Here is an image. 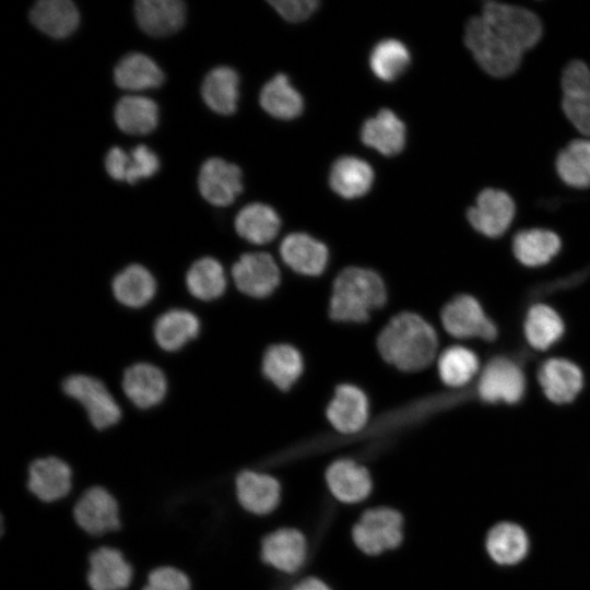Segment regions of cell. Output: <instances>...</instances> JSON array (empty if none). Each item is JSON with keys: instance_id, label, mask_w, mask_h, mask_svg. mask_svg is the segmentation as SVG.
Returning <instances> with one entry per match:
<instances>
[{"instance_id": "6da1fadb", "label": "cell", "mask_w": 590, "mask_h": 590, "mask_svg": "<svg viewBox=\"0 0 590 590\" xmlns=\"http://www.w3.org/2000/svg\"><path fill=\"white\" fill-rule=\"evenodd\" d=\"M543 35L541 17L518 4L487 1L463 30V43L477 67L495 79H506L521 67L526 51Z\"/></svg>"}, {"instance_id": "7a4b0ae2", "label": "cell", "mask_w": 590, "mask_h": 590, "mask_svg": "<svg viewBox=\"0 0 590 590\" xmlns=\"http://www.w3.org/2000/svg\"><path fill=\"white\" fill-rule=\"evenodd\" d=\"M377 347L381 357L403 371H418L436 358L438 338L434 327L417 314L392 317L380 331Z\"/></svg>"}, {"instance_id": "3957f363", "label": "cell", "mask_w": 590, "mask_h": 590, "mask_svg": "<svg viewBox=\"0 0 590 590\" xmlns=\"http://www.w3.org/2000/svg\"><path fill=\"white\" fill-rule=\"evenodd\" d=\"M386 300L387 290L378 273L366 268L349 267L333 282L329 315L340 322H365Z\"/></svg>"}, {"instance_id": "277c9868", "label": "cell", "mask_w": 590, "mask_h": 590, "mask_svg": "<svg viewBox=\"0 0 590 590\" xmlns=\"http://www.w3.org/2000/svg\"><path fill=\"white\" fill-rule=\"evenodd\" d=\"M69 499L74 523L96 544L98 540L121 530L120 504L106 487L93 485Z\"/></svg>"}, {"instance_id": "5b68a950", "label": "cell", "mask_w": 590, "mask_h": 590, "mask_svg": "<svg viewBox=\"0 0 590 590\" xmlns=\"http://www.w3.org/2000/svg\"><path fill=\"white\" fill-rule=\"evenodd\" d=\"M62 390L66 396L83 406L95 429L105 430L120 422L121 409L98 378L85 374H73L62 381Z\"/></svg>"}, {"instance_id": "8992f818", "label": "cell", "mask_w": 590, "mask_h": 590, "mask_svg": "<svg viewBox=\"0 0 590 590\" xmlns=\"http://www.w3.org/2000/svg\"><path fill=\"white\" fill-rule=\"evenodd\" d=\"M73 469L57 455L33 459L26 468L25 487L38 502L51 505L68 499L73 493Z\"/></svg>"}, {"instance_id": "52a82bcc", "label": "cell", "mask_w": 590, "mask_h": 590, "mask_svg": "<svg viewBox=\"0 0 590 590\" xmlns=\"http://www.w3.org/2000/svg\"><path fill=\"white\" fill-rule=\"evenodd\" d=\"M352 539L357 548L369 556L391 551L403 540V518L393 508L368 509L353 527Z\"/></svg>"}, {"instance_id": "ba28073f", "label": "cell", "mask_w": 590, "mask_h": 590, "mask_svg": "<svg viewBox=\"0 0 590 590\" xmlns=\"http://www.w3.org/2000/svg\"><path fill=\"white\" fill-rule=\"evenodd\" d=\"M560 109L582 137L590 138V67L581 59L569 60L559 76Z\"/></svg>"}, {"instance_id": "9c48e42d", "label": "cell", "mask_w": 590, "mask_h": 590, "mask_svg": "<svg viewBox=\"0 0 590 590\" xmlns=\"http://www.w3.org/2000/svg\"><path fill=\"white\" fill-rule=\"evenodd\" d=\"M516 215L514 198L504 189L486 187L475 197L474 204L467 210L469 224L488 238L503 236Z\"/></svg>"}, {"instance_id": "30bf717a", "label": "cell", "mask_w": 590, "mask_h": 590, "mask_svg": "<svg viewBox=\"0 0 590 590\" xmlns=\"http://www.w3.org/2000/svg\"><path fill=\"white\" fill-rule=\"evenodd\" d=\"M444 329L453 338L493 341L497 327L486 316L481 304L471 295H459L448 302L440 314Z\"/></svg>"}, {"instance_id": "8fae6325", "label": "cell", "mask_w": 590, "mask_h": 590, "mask_svg": "<svg viewBox=\"0 0 590 590\" xmlns=\"http://www.w3.org/2000/svg\"><path fill=\"white\" fill-rule=\"evenodd\" d=\"M134 576L132 564L115 546L101 544L87 556L85 580L90 590H129Z\"/></svg>"}, {"instance_id": "7c38bea8", "label": "cell", "mask_w": 590, "mask_h": 590, "mask_svg": "<svg viewBox=\"0 0 590 590\" xmlns=\"http://www.w3.org/2000/svg\"><path fill=\"white\" fill-rule=\"evenodd\" d=\"M526 390V377L521 367L511 358L497 356L482 369L476 392L488 403L519 402Z\"/></svg>"}, {"instance_id": "4fadbf2b", "label": "cell", "mask_w": 590, "mask_h": 590, "mask_svg": "<svg viewBox=\"0 0 590 590\" xmlns=\"http://www.w3.org/2000/svg\"><path fill=\"white\" fill-rule=\"evenodd\" d=\"M231 275L243 294L253 298L270 296L279 286L281 272L268 252H247L233 264Z\"/></svg>"}, {"instance_id": "5bb4252c", "label": "cell", "mask_w": 590, "mask_h": 590, "mask_svg": "<svg viewBox=\"0 0 590 590\" xmlns=\"http://www.w3.org/2000/svg\"><path fill=\"white\" fill-rule=\"evenodd\" d=\"M240 168L221 157L206 160L199 172L198 187L201 196L211 204H232L243 190Z\"/></svg>"}, {"instance_id": "9a60e30c", "label": "cell", "mask_w": 590, "mask_h": 590, "mask_svg": "<svg viewBox=\"0 0 590 590\" xmlns=\"http://www.w3.org/2000/svg\"><path fill=\"white\" fill-rule=\"evenodd\" d=\"M235 498L248 514L264 516L273 511L281 498V487L268 473L243 470L234 481Z\"/></svg>"}, {"instance_id": "2e32d148", "label": "cell", "mask_w": 590, "mask_h": 590, "mask_svg": "<svg viewBox=\"0 0 590 590\" xmlns=\"http://www.w3.org/2000/svg\"><path fill=\"white\" fill-rule=\"evenodd\" d=\"M332 427L350 435L362 430L368 422L369 402L365 392L355 385L343 384L335 388L326 409Z\"/></svg>"}, {"instance_id": "e0dca14e", "label": "cell", "mask_w": 590, "mask_h": 590, "mask_svg": "<svg viewBox=\"0 0 590 590\" xmlns=\"http://www.w3.org/2000/svg\"><path fill=\"white\" fill-rule=\"evenodd\" d=\"M121 386L129 401L143 410L160 404L167 393V379L164 371L148 362L129 366L123 373Z\"/></svg>"}, {"instance_id": "ac0fdd59", "label": "cell", "mask_w": 590, "mask_h": 590, "mask_svg": "<svg viewBox=\"0 0 590 590\" xmlns=\"http://www.w3.org/2000/svg\"><path fill=\"white\" fill-rule=\"evenodd\" d=\"M280 255L291 270L307 276L320 275L329 261L327 246L306 233L285 236L280 245Z\"/></svg>"}, {"instance_id": "d6986e66", "label": "cell", "mask_w": 590, "mask_h": 590, "mask_svg": "<svg viewBox=\"0 0 590 590\" xmlns=\"http://www.w3.org/2000/svg\"><path fill=\"white\" fill-rule=\"evenodd\" d=\"M307 543L296 529H279L261 542V558L273 568L286 574L296 573L305 563Z\"/></svg>"}, {"instance_id": "ffe728a7", "label": "cell", "mask_w": 590, "mask_h": 590, "mask_svg": "<svg viewBox=\"0 0 590 590\" xmlns=\"http://www.w3.org/2000/svg\"><path fill=\"white\" fill-rule=\"evenodd\" d=\"M326 482L333 497L344 504L364 500L373 488L368 470L351 459L332 462L326 471Z\"/></svg>"}, {"instance_id": "44dd1931", "label": "cell", "mask_w": 590, "mask_h": 590, "mask_svg": "<svg viewBox=\"0 0 590 590\" xmlns=\"http://www.w3.org/2000/svg\"><path fill=\"white\" fill-rule=\"evenodd\" d=\"M538 379L547 399L557 404L574 401L583 386L581 369L565 358L545 361L539 369Z\"/></svg>"}, {"instance_id": "7402d4cb", "label": "cell", "mask_w": 590, "mask_h": 590, "mask_svg": "<svg viewBox=\"0 0 590 590\" xmlns=\"http://www.w3.org/2000/svg\"><path fill=\"white\" fill-rule=\"evenodd\" d=\"M485 550L493 562L500 566H514L529 553L530 540L526 530L510 521L493 526L485 538Z\"/></svg>"}, {"instance_id": "603a6c76", "label": "cell", "mask_w": 590, "mask_h": 590, "mask_svg": "<svg viewBox=\"0 0 590 590\" xmlns=\"http://www.w3.org/2000/svg\"><path fill=\"white\" fill-rule=\"evenodd\" d=\"M134 14L145 33L167 36L182 26L186 7L180 0H140L134 4Z\"/></svg>"}, {"instance_id": "cb8c5ba5", "label": "cell", "mask_w": 590, "mask_h": 590, "mask_svg": "<svg viewBox=\"0 0 590 590\" xmlns=\"http://www.w3.org/2000/svg\"><path fill=\"white\" fill-rule=\"evenodd\" d=\"M363 143L386 156L400 153L405 144L403 121L390 109L384 108L367 119L361 129Z\"/></svg>"}, {"instance_id": "d4e9b609", "label": "cell", "mask_w": 590, "mask_h": 590, "mask_svg": "<svg viewBox=\"0 0 590 590\" xmlns=\"http://www.w3.org/2000/svg\"><path fill=\"white\" fill-rule=\"evenodd\" d=\"M200 328V320L192 311L173 308L157 317L153 337L162 350L176 352L196 339Z\"/></svg>"}, {"instance_id": "484cf974", "label": "cell", "mask_w": 590, "mask_h": 590, "mask_svg": "<svg viewBox=\"0 0 590 590\" xmlns=\"http://www.w3.org/2000/svg\"><path fill=\"white\" fill-rule=\"evenodd\" d=\"M156 280L149 269L139 263L127 266L111 281L116 300L129 308H141L155 296Z\"/></svg>"}, {"instance_id": "4316f807", "label": "cell", "mask_w": 590, "mask_h": 590, "mask_svg": "<svg viewBox=\"0 0 590 590\" xmlns=\"http://www.w3.org/2000/svg\"><path fill=\"white\" fill-rule=\"evenodd\" d=\"M374 176V170L366 161L355 156H342L331 166L329 184L340 197L355 199L369 191Z\"/></svg>"}, {"instance_id": "83f0119b", "label": "cell", "mask_w": 590, "mask_h": 590, "mask_svg": "<svg viewBox=\"0 0 590 590\" xmlns=\"http://www.w3.org/2000/svg\"><path fill=\"white\" fill-rule=\"evenodd\" d=\"M261 368L264 377L280 390L291 389L304 370L299 351L287 343L269 346L262 357Z\"/></svg>"}, {"instance_id": "f1b7e54d", "label": "cell", "mask_w": 590, "mask_h": 590, "mask_svg": "<svg viewBox=\"0 0 590 590\" xmlns=\"http://www.w3.org/2000/svg\"><path fill=\"white\" fill-rule=\"evenodd\" d=\"M554 167L566 186L581 190L590 188V139L570 140L557 152Z\"/></svg>"}, {"instance_id": "f546056e", "label": "cell", "mask_w": 590, "mask_h": 590, "mask_svg": "<svg viewBox=\"0 0 590 590\" xmlns=\"http://www.w3.org/2000/svg\"><path fill=\"white\" fill-rule=\"evenodd\" d=\"M30 19L43 33L54 38H63L75 31L80 14L72 1L40 0L32 8Z\"/></svg>"}, {"instance_id": "4dcf8cb0", "label": "cell", "mask_w": 590, "mask_h": 590, "mask_svg": "<svg viewBox=\"0 0 590 590\" xmlns=\"http://www.w3.org/2000/svg\"><path fill=\"white\" fill-rule=\"evenodd\" d=\"M560 246L559 236L546 228L519 231L511 243L515 257L527 267H540L550 262L558 253Z\"/></svg>"}, {"instance_id": "1f68e13d", "label": "cell", "mask_w": 590, "mask_h": 590, "mask_svg": "<svg viewBox=\"0 0 590 590\" xmlns=\"http://www.w3.org/2000/svg\"><path fill=\"white\" fill-rule=\"evenodd\" d=\"M281 219L276 211L264 203L255 202L244 206L235 217V231L245 240L264 245L279 234Z\"/></svg>"}, {"instance_id": "d6a6232c", "label": "cell", "mask_w": 590, "mask_h": 590, "mask_svg": "<svg viewBox=\"0 0 590 590\" xmlns=\"http://www.w3.org/2000/svg\"><path fill=\"white\" fill-rule=\"evenodd\" d=\"M239 78L237 72L226 66L212 69L204 78L201 94L204 103L213 111L232 115L237 109Z\"/></svg>"}, {"instance_id": "836d02e7", "label": "cell", "mask_w": 590, "mask_h": 590, "mask_svg": "<svg viewBox=\"0 0 590 590\" xmlns=\"http://www.w3.org/2000/svg\"><path fill=\"white\" fill-rule=\"evenodd\" d=\"M114 79L120 88L142 91L160 86L164 81V74L149 56L131 52L117 63Z\"/></svg>"}, {"instance_id": "e575fe53", "label": "cell", "mask_w": 590, "mask_h": 590, "mask_svg": "<svg viewBox=\"0 0 590 590\" xmlns=\"http://www.w3.org/2000/svg\"><path fill=\"white\" fill-rule=\"evenodd\" d=\"M259 102L264 111L283 120L296 118L304 109L302 95L283 73L276 74L263 85Z\"/></svg>"}, {"instance_id": "d590c367", "label": "cell", "mask_w": 590, "mask_h": 590, "mask_svg": "<svg viewBox=\"0 0 590 590\" xmlns=\"http://www.w3.org/2000/svg\"><path fill=\"white\" fill-rule=\"evenodd\" d=\"M185 282L188 292L194 298L211 302L224 294L227 278L219 260L212 257H203L189 267Z\"/></svg>"}, {"instance_id": "8d00e7d4", "label": "cell", "mask_w": 590, "mask_h": 590, "mask_svg": "<svg viewBox=\"0 0 590 590\" xmlns=\"http://www.w3.org/2000/svg\"><path fill=\"white\" fill-rule=\"evenodd\" d=\"M114 117L121 131L129 134H146L157 126L158 107L151 98L128 95L116 104Z\"/></svg>"}, {"instance_id": "74e56055", "label": "cell", "mask_w": 590, "mask_h": 590, "mask_svg": "<svg viewBox=\"0 0 590 590\" xmlns=\"http://www.w3.org/2000/svg\"><path fill=\"white\" fill-rule=\"evenodd\" d=\"M564 330L560 316L552 307L536 304L528 310L524 319V335L533 349L547 350L562 338Z\"/></svg>"}, {"instance_id": "f35d334b", "label": "cell", "mask_w": 590, "mask_h": 590, "mask_svg": "<svg viewBox=\"0 0 590 590\" xmlns=\"http://www.w3.org/2000/svg\"><path fill=\"white\" fill-rule=\"evenodd\" d=\"M411 61L406 46L394 38L379 42L369 56L373 73L381 81L397 80L408 69Z\"/></svg>"}, {"instance_id": "ab89813d", "label": "cell", "mask_w": 590, "mask_h": 590, "mask_svg": "<svg viewBox=\"0 0 590 590\" xmlns=\"http://www.w3.org/2000/svg\"><path fill=\"white\" fill-rule=\"evenodd\" d=\"M437 367L442 382L458 388L467 385L476 375L480 364L473 351L452 345L439 355Z\"/></svg>"}, {"instance_id": "60d3db41", "label": "cell", "mask_w": 590, "mask_h": 590, "mask_svg": "<svg viewBox=\"0 0 590 590\" xmlns=\"http://www.w3.org/2000/svg\"><path fill=\"white\" fill-rule=\"evenodd\" d=\"M138 590H192L187 573L174 566H158L148 573Z\"/></svg>"}, {"instance_id": "b9f144b4", "label": "cell", "mask_w": 590, "mask_h": 590, "mask_svg": "<svg viewBox=\"0 0 590 590\" xmlns=\"http://www.w3.org/2000/svg\"><path fill=\"white\" fill-rule=\"evenodd\" d=\"M160 160L146 145L139 144L128 153L126 181L134 184L139 179L149 178L157 173Z\"/></svg>"}, {"instance_id": "7bdbcfd3", "label": "cell", "mask_w": 590, "mask_h": 590, "mask_svg": "<svg viewBox=\"0 0 590 590\" xmlns=\"http://www.w3.org/2000/svg\"><path fill=\"white\" fill-rule=\"evenodd\" d=\"M269 3L284 20L294 23L308 19L319 5L316 0H278Z\"/></svg>"}, {"instance_id": "ee69618b", "label": "cell", "mask_w": 590, "mask_h": 590, "mask_svg": "<svg viewBox=\"0 0 590 590\" xmlns=\"http://www.w3.org/2000/svg\"><path fill=\"white\" fill-rule=\"evenodd\" d=\"M128 153L121 148H111L105 158V168L108 175L116 180L126 179Z\"/></svg>"}, {"instance_id": "f6af8a7d", "label": "cell", "mask_w": 590, "mask_h": 590, "mask_svg": "<svg viewBox=\"0 0 590 590\" xmlns=\"http://www.w3.org/2000/svg\"><path fill=\"white\" fill-rule=\"evenodd\" d=\"M293 590H331L322 580L308 577L300 580Z\"/></svg>"}]
</instances>
